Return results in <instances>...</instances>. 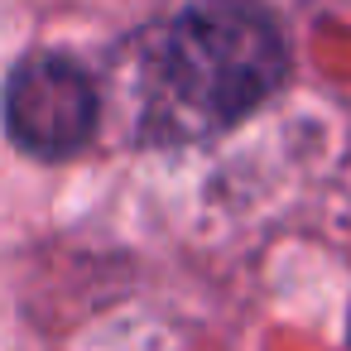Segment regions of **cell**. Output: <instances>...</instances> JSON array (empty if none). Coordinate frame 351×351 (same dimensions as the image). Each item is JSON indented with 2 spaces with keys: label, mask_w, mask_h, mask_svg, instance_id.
<instances>
[{
  "label": "cell",
  "mask_w": 351,
  "mask_h": 351,
  "mask_svg": "<svg viewBox=\"0 0 351 351\" xmlns=\"http://www.w3.org/2000/svg\"><path fill=\"white\" fill-rule=\"evenodd\" d=\"M279 82V25L250 0H197L164 20L140 53V125L159 145L212 140L265 106Z\"/></svg>",
  "instance_id": "6da1fadb"
},
{
  "label": "cell",
  "mask_w": 351,
  "mask_h": 351,
  "mask_svg": "<svg viewBox=\"0 0 351 351\" xmlns=\"http://www.w3.org/2000/svg\"><path fill=\"white\" fill-rule=\"evenodd\" d=\"M97 87L73 58L34 53L5 82V130L34 159H73L97 135Z\"/></svg>",
  "instance_id": "7a4b0ae2"
}]
</instances>
